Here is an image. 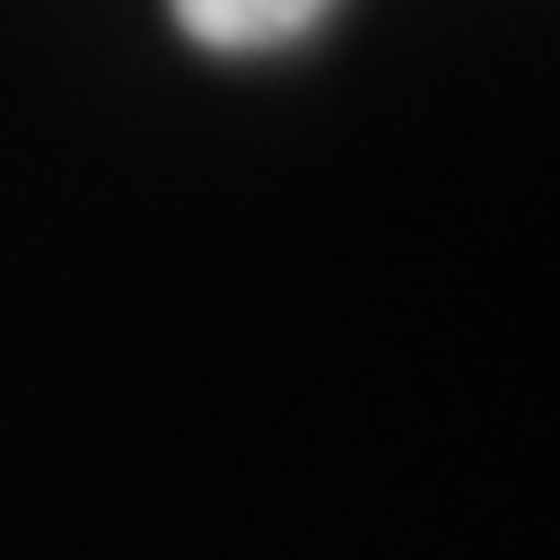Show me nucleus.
I'll return each mask as SVG.
<instances>
[{"label": "nucleus", "mask_w": 560, "mask_h": 560, "mask_svg": "<svg viewBox=\"0 0 560 560\" xmlns=\"http://www.w3.org/2000/svg\"><path fill=\"white\" fill-rule=\"evenodd\" d=\"M342 0H167V15L211 59H270L306 44Z\"/></svg>", "instance_id": "1"}]
</instances>
